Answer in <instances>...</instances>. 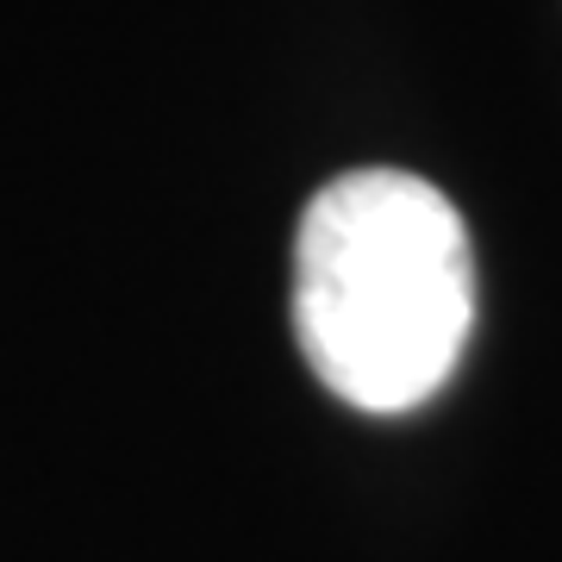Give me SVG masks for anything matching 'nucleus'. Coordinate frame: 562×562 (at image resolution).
Wrapping results in <instances>:
<instances>
[{"instance_id": "nucleus-1", "label": "nucleus", "mask_w": 562, "mask_h": 562, "mask_svg": "<svg viewBox=\"0 0 562 562\" xmlns=\"http://www.w3.org/2000/svg\"><path fill=\"white\" fill-rule=\"evenodd\" d=\"M475 325L469 225L406 169H350L294 232V338L357 413H413L450 382Z\"/></svg>"}]
</instances>
